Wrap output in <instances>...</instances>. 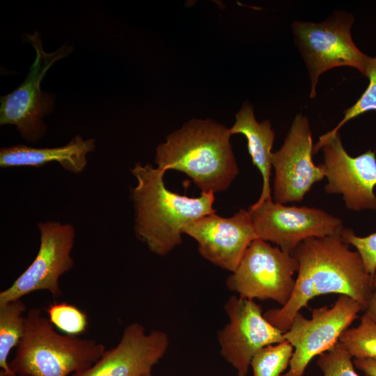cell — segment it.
<instances>
[{"label": "cell", "instance_id": "17", "mask_svg": "<svg viewBox=\"0 0 376 376\" xmlns=\"http://www.w3.org/2000/svg\"><path fill=\"white\" fill-rule=\"evenodd\" d=\"M230 134H242L247 140L248 152L253 164L258 168L263 178L260 196L254 205L272 200L270 175L272 169V149L275 133L269 120L258 123L255 117L253 107L245 102L235 115V121L229 128Z\"/></svg>", "mask_w": 376, "mask_h": 376}, {"label": "cell", "instance_id": "15", "mask_svg": "<svg viewBox=\"0 0 376 376\" xmlns=\"http://www.w3.org/2000/svg\"><path fill=\"white\" fill-rule=\"evenodd\" d=\"M168 335L160 330L148 334L139 322L128 324L118 343L104 352L91 367L72 376H146L164 356Z\"/></svg>", "mask_w": 376, "mask_h": 376}, {"label": "cell", "instance_id": "22", "mask_svg": "<svg viewBox=\"0 0 376 376\" xmlns=\"http://www.w3.org/2000/svg\"><path fill=\"white\" fill-rule=\"evenodd\" d=\"M46 311L52 325L66 335L77 336L86 330L88 317L74 305L65 302L53 303Z\"/></svg>", "mask_w": 376, "mask_h": 376}, {"label": "cell", "instance_id": "21", "mask_svg": "<svg viewBox=\"0 0 376 376\" xmlns=\"http://www.w3.org/2000/svg\"><path fill=\"white\" fill-rule=\"evenodd\" d=\"M363 75L369 79L368 86L356 103L344 111V118L340 122L333 130L320 137L314 148L337 134L339 129L348 120L366 111L376 110V57L370 58Z\"/></svg>", "mask_w": 376, "mask_h": 376}, {"label": "cell", "instance_id": "11", "mask_svg": "<svg viewBox=\"0 0 376 376\" xmlns=\"http://www.w3.org/2000/svg\"><path fill=\"white\" fill-rule=\"evenodd\" d=\"M225 311L229 322L218 334L220 353L237 376H246L253 355L264 347L284 342V332L266 320L253 300L231 296Z\"/></svg>", "mask_w": 376, "mask_h": 376}, {"label": "cell", "instance_id": "7", "mask_svg": "<svg viewBox=\"0 0 376 376\" xmlns=\"http://www.w3.org/2000/svg\"><path fill=\"white\" fill-rule=\"evenodd\" d=\"M298 269V261L291 253L256 239L226 285L242 298L271 299L283 306L293 293L296 282L293 276Z\"/></svg>", "mask_w": 376, "mask_h": 376}, {"label": "cell", "instance_id": "26", "mask_svg": "<svg viewBox=\"0 0 376 376\" xmlns=\"http://www.w3.org/2000/svg\"><path fill=\"white\" fill-rule=\"evenodd\" d=\"M363 312L376 322V291L373 292Z\"/></svg>", "mask_w": 376, "mask_h": 376}, {"label": "cell", "instance_id": "24", "mask_svg": "<svg viewBox=\"0 0 376 376\" xmlns=\"http://www.w3.org/2000/svg\"><path fill=\"white\" fill-rule=\"evenodd\" d=\"M342 236L359 253L366 271L373 276L376 269V233L366 237L357 236L352 230L344 228Z\"/></svg>", "mask_w": 376, "mask_h": 376}, {"label": "cell", "instance_id": "14", "mask_svg": "<svg viewBox=\"0 0 376 376\" xmlns=\"http://www.w3.org/2000/svg\"><path fill=\"white\" fill-rule=\"evenodd\" d=\"M183 233L196 241L198 251L205 259L231 272L258 239L251 214L244 209L230 217L215 213L204 216L186 226Z\"/></svg>", "mask_w": 376, "mask_h": 376}, {"label": "cell", "instance_id": "28", "mask_svg": "<svg viewBox=\"0 0 376 376\" xmlns=\"http://www.w3.org/2000/svg\"><path fill=\"white\" fill-rule=\"evenodd\" d=\"M14 376H26V375H17H17H14Z\"/></svg>", "mask_w": 376, "mask_h": 376}, {"label": "cell", "instance_id": "1", "mask_svg": "<svg viewBox=\"0 0 376 376\" xmlns=\"http://www.w3.org/2000/svg\"><path fill=\"white\" fill-rule=\"evenodd\" d=\"M342 233L308 238L292 252L299 263L293 293L286 304L264 313L273 326L285 333L296 314L308 306L310 300L322 295H347L357 301L364 311L374 291L372 276L358 251L350 249Z\"/></svg>", "mask_w": 376, "mask_h": 376}, {"label": "cell", "instance_id": "23", "mask_svg": "<svg viewBox=\"0 0 376 376\" xmlns=\"http://www.w3.org/2000/svg\"><path fill=\"white\" fill-rule=\"evenodd\" d=\"M352 357L339 342L319 355L317 365L323 376H359L354 370Z\"/></svg>", "mask_w": 376, "mask_h": 376}, {"label": "cell", "instance_id": "6", "mask_svg": "<svg viewBox=\"0 0 376 376\" xmlns=\"http://www.w3.org/2000/svg\"><path fill=\"white\" fill-rule=\"evenodd\" d=\"M353 18L338 13L320 23L295 21L294 38L308 70L310 97L315 96L320 75L336 67L349 66L364 75L370 57L361 52L352 40Z\"/></svg>", "mask_w": 376, "mask_h": 376}, {"label": "cell", "instance_id": "4", "mask_svg": "<svg viewBox=\"0 0 376 376\" xmlns=\"http://www.w3.org/2000/svg\"><path fill=\"white\" fill-rule=\"evenodd\" d=\"M105 351L94 339L58 333L41 310L33 308L25 315L24 335L9 366L17 375L68 376L89 368Z\"/></svg>", "mask_w": 376, "mask_h": 376}, {"label": "cell", "instance_id": "8", "mask_svg": "<svg viewBox=\"0 0 376 376\" xmlns=\"http://www.w3.org/2000/svg\"><path fill=\"white\" fill-rule=\"evenodd\" d=\"M40 246L31 265L13 283L1 291L0 304L22 299L29 293L46 290L54 297L61 296L60 277L74 266L71 256L75 229L68 223L39 222Z\"/></svg>", "mask_w": 376, "mask_h": 376}, {"label": "cell", "instance_id": "2", "mask_svg": "<svg viewBox=\"0 0 376 376\" xmlns=\"http://www.w3.org/2000/svg\"><path fill=\"white\" fill-rule=\"evenodd\" d=\"M131 173L137 181L130 189L134 232L157 256H166L182 242L186 226L216 212L214 193L201 192L194 198L173 192L165 186V172L150 164L137 162Z\"/></svg>", "mask_w": 376, "mask_h": 376}, {"label": "cell", "instance_id": "29", "mask_svg": "<svg viewBox=\"0 0 376 376\" xmlns=\"http://www.w3.org/2000/svg\"><path fill=\"white\" fill-rule=\"evenodd\" d=\"M146 376H152V375H146Z\"/></svg>", "mask_w": 376, "mask_h": 376}, {"label": "cell", "instance_id": "9", "mask_svg": "<svg viewBox=\"0 0 376 376\" xmlns=\"http://www.w3.org/2000/svg\"><path fill=\"white\" fill-rule=\"evenodd\" d=\"M360 311L362 306L357 301L340 295L331 307L314 309L311 319L297 313L284 333L285 340L294 348L285 376H303L309 362L338 342L341 334L358 318Z\"/></svg>", "mask_w": 376, "mask_h": 376}, {"label": "cell", "instance_id": "18", "mask_svg": "<svg viewBox=\"0 0 376 376\" xmlns=\"http://www.w3.org/2000/svg\"><path fill=\"white\" fill-rule=\"evenodd\" d=\"M26 306L21 299L0 304V376H14L8 357L24 332Z\"/></svg>", "mask_w": 376, "mask_h": 376}, {"label": "cell", "instance_id": "12", "mask_svg": "<svg viewBox=\"0 0 376 376\" xmlns=\"http://www.w3.org/2000/svg\"><path fill=\"white\" fill-rule=\"evenodd\" d=\"M313 148L308 118L298 113L283 146L272 154L274 202H300L312 186L325 177L322 164L316 166L313 162Z\"/></svg>", "mask_w": 376, "mask_h": 376}, {"label": "cell", "instance_id": "19", "mask_svg": "<svg viewBox=\"0 0 376 376\" xmlns=\"http://www.w3.org/2000/svg\"><path fill=\"white\" fill-rule=\"evenodd\" d=\"M338 342L354 359L376 360V322L364 313L359 324L345 329Z\"/></svg>", "mask_w": 376, "mask_h": 376}, {"label": "cell", "instance_id": "27", "mask_svg": "<svg viewBox=\"0 0 376 376\" xmlns=\"http://www.w3.org/2000/svg\"><path fill=\"white\" fill-rule=\"evenodd\" d=\"M372 286L374 291H376V269L372 276Z\"/></svg>", "mask_w": 376, "mask_h": 376}, {"label": "cell", "instance_id": "25", "mask_svg": "<svg viewBox=\"0 0 376 376\" xmlns=\"http://www.w3.org/2000/svg\"><path fill=\"white\" fill-rule=\"evenodd\" d=\"M354 367L364 373L366 376H376V360L372 359H354Z\"/></svg>", "mask_w": 376, "mask_h": 376}, {"label": "cell", "instance_id": "5", "mask_svg": "<svg viewBox=\"0 0 376 376\" xmlns=\"http://www.w3.org/2000/svg\"><path fill=\"white\" fill-rule=\"evenodd\" d=\"M24 38L34 48L36 58L24 81L12 93L1 97L0 125H15L25 141L34 143L47 132L43 118L54 106L52 94L41 90L42 81L49 69L70 54L73 48L65 44L54 52H47L38 31L26 34Z\"/></svg>", "mask_w": 376, "mask_h": 376}, {"label": "cell", "instance_id": "13", "mask_svg": "<svg viewBox=\"0 0 376 376\" xmlns=\"http://www.w3.org/2000/svg\"><path fill=\"white\" fill-rule=\"evenodd\" d=\"M320 149L324 153L325 176L328 194L343 195L345 206L352 210H376V157L370 150L353 157L343 146L338 132L320 146L313 148L315 154Z\"/></svg>", "mask_w": 376, "mask_h": 376}, {"label": "cell", "instance_id": "10", "mask_svg": "<svg viewBox=\"0 0 376 376\" xmlns=\"http://www.w3.org/2000/svg\"><path fill=\"white\" fill-rule=\"evenodd\" d=\"M249 211L258 239L291 254L308 238L341 233L345 228L340 219L320 209L287 206L272 200L253 204Z\"/></svg>", "mask_w": 376, "mask_h": 376}, {"label": "cell", "instance_id": "20", "mask_svg": "<svg viewBox=\"0 0 376 376\" xmlns=\"http://www.w3.org/2000/svg\"><path fill=\"white\" fill-rule=\"evenodd\" d=\"M293 352L287 340L260 349L251 361L253 376H285L283 373L289 368Z\"/></svg>", "mask_w": 376, "mask_h": 376}, {"label": "cell", "instance_id": "3", "mask_svg": "<svg viewBox=\"0 0 376 376\" xmlns=\"http://www.w3.org/2000/svg\"><path fill=\"white\" fill-rule=\"evenodd\" d=\"M230 129L212 119H191L156 149L155 162L164 172L187 175L201 192L226 190L239 173Z\"/></svg>", "mask_w": 376, "mask_h": 376}, {"label": "cell", "instance_id": "16", "mask_svg": "<svg viewBox=\"0 0 376 376\" xmlns=\"http://www.w3.org/2000/svg\"><path fill=\"white\" fill-rule=\"evenodd\" d=\"M95 148L94 139L74 136L66 145L55 148H33L16 145L0 150L1 168L17 166L41 167L56 162L67 171L81 173L88 164L87 155Z\"/></svg>", "mask_w": 376, "mask_h": 376}]
</instances>
